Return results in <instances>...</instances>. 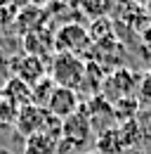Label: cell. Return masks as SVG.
Listing matches in <instances>:
<instances>
[{"instance_id":"6da1fadb","label":"cell","mask_w":151,"mask_h":154,"mask_svg":"<svg viewBox=\"0 0 151 154\" xmlns=\"http://www.w3.org/2000/svg\"><path fill=\"white\" fill-rule=\"evenodd\" d=\"M47 76L52 78L57 88H69V90H78L85 83V62L80 55H71V52H57L52 62H50V71Z\"/></svg>"},{"instance_id":"7a4b0ae2","label":"cell","mask_w":151,"mask_h":154,"mask_svg":"<svg viewBox=\"0 0 151 154\" xmlns=\"http://www.w3.org/2000/svg\"><path fill=\"white\" fill-rule=\"evenodd\" d=\"M137 74L130 71V69H118L113 71L111 76L104 78L102 83V97L109 100V102H118V100H125V97H135V90H137Z\"/></svg>"},{"instance_id":"3957f363","label":"cell","mask_w":151,"mask_h":154,"mask_svg":"<svg viewBox=\"0 0 151 154\" xmlns=\"http://www.w3.org/2000/svg\"><path fill=\"white\" fill-rule=\"evenodd\" d=\"M90 45H92V38H90V33L80 24H66L57 33V48H59V52L78 55V52H85Z\"/></svg>"},{"instance_id":"277c9868","label":"cell","mask_w":151,"mask_h":154,"mask_svg":"<svg viewBox=\"0 0 151 154\" xmlns=\"http://www.w3.org/2000/svg\"><path fill=\"white\" fill-rule=\"evenodd\" d=\"M90 133H92V123H90V119L83 109H78L76 114H71L69 119L61 121V140L76 145L78 149L90 140Z\"/></svg>"},{"instance_id":"5b68a950","label":"cell","mask_w":151,"mask_h":154,"mask_svg":"<svg viewBox=\"0 0 151 154\" xmlns=\"http://www.w3.org/2000/svg\"><path fill=\"white\" fill-rule=\"evenodd\" d=\"M45 109L55 116V119L64 121V119H69L71 114H76V112L80 109V97H78L76 90L57 88L55 85V90H52V95H50V100H47Z\"/></svg>"},{"instance_id":"8992f818","label":"cell","mask_w":151,"mask_h":154,"mask_svg":"<svg viewBox=\"0 0 151 154\" xmlns=\"http://www.w3.org/2000/svg\"><path fill=\"white\" fill-rule=\"evenodd\" d=\"M47 116H50V112H47L45 107L28 104V107H24V109H19V112H17L14 126H17V131L24 135V137H31V135L40 133V131L45 128Z\"/></svg>"},{"instance_id":"52a82bcc","label":"cell","mask_w":151,"mask_h":154,"mask_svg":"<svg viewBox=\"0 0 151 154\" xmlns=\"http://www.w3.org/2000/svg\"><path fill=\"white\" fill-rule=\"evenodd\" d=\"M0 97H5L14 109H24V107H28V104H33V93H31V85L28 83H24L21 78L12 76L5 85H2V90H0Z\"/></svg>"},{"instance_id":"ba28073f","label":"cell","mask_w":151,"mask_h":154,"mask_svg":"<svg viewBox=\"0 0 151 154\" xmlns=\"http://www.w3.org/2000/svg\"><path fill=\"white\" fill-rule=\"evenodd\" d=\"M45 76H47V69H45L43 59L38 57V55H24V57L19 59V64H17V78H21L24 83L36 85L38 81H43Z\"/></svg>"},{"instance_id":"9c48e42d","label":"cell","mask_w":151,"mask_h":154,"mask_svg":"<svg viewBox=\"0 0 151 154\" xmlns=\"http://www.w3.org/2000/svg\"><path fill=\"white\" fill-rule=\"evenodd\" d=\"M59 140H61V135L40 131V133L26 137V154H57Z\"/></svg>"},{"instance_id":"30bf717a","label":"cell","mask_w":151,"mask_h":154,"mask_svg":"<svg viewBox=\"0 0 151 154\" xmlns=\"http://www.w3.org/2000/svg\"><path fill=\"white\" fill-rule=\"evenodd\" d=\"M97 152L99 154H116L123 152V142H120V135H118V128H104L99 137H97Z\"/></svg>"},{"instance_id":"8fae6325","label":"cell","mask_w":151,"mask_h":154,"mask_svg":"<svg viewBox=\"0 0 151 154\" xmlns=\"http://www.w3.org/2000/svg\"><path fill=\"white\" fill-rule=\"evenodd\" d=\"M135 97H137V102L151 104V74H144V76L137 78V90H135Z\"/></svg>"},{"instance_id":"7c38bea8","label":"cell","mask_w":151,"mask_h":154,"mask_svg":"<svg viewBox=\"0 0 151 154\" xmlns=\"http://www.w3.org/2000/svg\"><path fill=\"white\" fill-rule=\"evenodd\" d=\"M14 119H17V109H14L5 97H0V131L14 126Z\"/></svg>"},{"instance_id":"4fadbf2b","label":"cell","mask_w":151,"mask_h":154,"mask_svg":"<svg viewBox=\"0 0 151 154\" xmlns=\"http://www.w3.org/2000/svg\"><path fill=\"white\" fill-rule=\"evenodd\" d=\"M142 43H144L147 50H151V24L147 26V29H142Z\"/></svg>"},{"instance_id":"5bb4252c","label":"cell","mask_w":151,"mask_h":154,"mask_svg":"<svg viewBox=\"0 0 151 154\" xmlns=\"http://www.w3.org/2000/svg\"><path fill=\"white\" fill-rule=\"evenodd\" d=\"M147 10H149V14H151V0H147Z\"/></svg>"},{"instance_id":"9a60e30c","label":"cell","mask_w":151,"mask_h":154,"mask_svg":"<svg viewBox=\"0 0 151 154\" xmlns=\"http://www.w3.org/2000/svg\"><path fill=\"white\" fill-rule=\"evenodd\" d=\"M0 2H2V0H0Z\"/></svg>"}]
</instances>
